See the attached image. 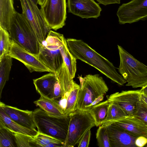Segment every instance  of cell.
I'll list each match as a JSON object with an SVG mask.
<instances>
[{
	"label": "cell",
	"mask_w": 147,
	"mask_h": 147,
	"mask_svg": "<svg viewBox=\"0 0 147 147\" xmlns=\"http://www.w3.org/2000/svg\"><path fill=\"white\" fill-rule=\"evenodd\" d=\"M120 57L118 71L127 83V86L136 88L147 86V66L118 45Z\"/></svg>",
	"instance_id": "cell-3"
},
{
	"label": "cell",
	"mask_w": 147,
	"mask_h": 147,
	"mask_svg": "<svg viewBox=\"0 0 147 147\" xmlns=\"http://www.w3.org/2000/svg\"><path fill=\"white\" fill-rule=\"evenodd\" d=\"M140 90L122 91L116 92L107 97L110 102L117 103L128 116H134L137 102L141 98Z\"/></svg>",
	"instance_id": "cell-12"
},
{
	"label": "cell",
	"mask_w": 147,
	"mask_h": 147,
	"mask_svg": "<svg viewBox=\"0 0 147 147\" xmlns=\"http://www.w3.org/2000/svg\"><path fill=\"white\" fill-rule=\"evenodd\" d=\"M80 88V86L75 82L67 97L64 109V114L65 116L69 115L76 110V102Z\"/></svg>",
	"instance_id": "cell-24"
},
{
	"label": "cell",
	"mask_w": 147,
	"mask_h": 147,
	"mask_svg": "<svg viewBox=\"0 0 147 147\" xmlns=\"http://www.w3.org/2000/svg\"><path fill=\"white\" fill-rule=\"evenodd\" d=\"M66 0H46L40 11L48 25L55 30L62 28L67 18Z\"/></svg>",
	"instance_id": "cell-9"
},
{
	"label": "cell",
	"mask_w": 147,
	"mask_h": 147,
	"mask_svg": "<svg viewBox=\"0 0 147 147\" xmlns=\"http://www.w3.org/2000/svg\"><path fill=\"white\" fill-rule=\"evenodd\" d=\"M117 16L121 24L147 19V0H132L119 6Z\"/></svg>",
	"instance_id": "cell-10"
},
{
	"label": "cell",
	"mask_w": 147,
	"mask_h": 147,
	"mask_svg": "<svg viewBox=\"0 0 147 147\" xmlns=\"http://www.w3.org/2000/svg\"><path fill=\"white\" fill-rule=\"evenodd\" d=\"M69 49L76 59L96 68L113 81L121 85L127 82L116 70L113 64L96 52L83 40L73 38L66 39Z\"/></svg>",
	"instance_id": "cell-1"
},
{
	"label": "cell",
	"mask_w": 147,
	"mask_h": 147,
	"mask_svg": "<svg viewBox=\"0 0 147 147\" xmlns=\"http://www.w3.org/2000/svg\"><path fill=\"white\" fill-rule=\"evenodd\" d=\"M62 96V92L61 87L58 81L55 83L52 93L49 96L51 98L58 100L61 98Z\"/></svg>",
	"instance_id": "cell-34"
},
{
	"label": "cell",
	"mask_w": 147,
	"mask_h": 147,
	"mask_svg": "<svg viewBox=\"0 0 147 147\" xmlns=\"http://www.w3.org/2000/svg\"><path fill=\"white\" fill-rule=\"evenodd\" d=\"M140 91L141 93H147V86L145 87L142 88Z\"/></svg>",
	"instance_id": "cell-40"
},
{
	"label": "cell",
	"mask_w": 147,
	"mask_h": 147,
	"mask_svg": "<svg viewBox=\"0 0 147 147\" xmlns=\"http://www.w3.org/2000/svg\"><path fill=\"white\" fill-rule=\"evenodd\" d=\"M65 39L63 34L50 30L45 40L40 44L36 55L51 72L57 76L64 62L62 49Z\"/></svg>",
	"instance_id": "cell-2"
},
{
	"label": "cell",
	"mask_w": 147,
	"mask_h": 147,
	"mask_svg": "<svg viewBox=\"0 0 147 147\" xmlns=\"http://www.w3.org/2000/svg\"><path fill=\"white\" fill-rule=\"evenodd\" d=\"M57 76L62 92L61 97L59 102L64 111L67 97L75 82L64 62Z\"/></svg>",
	"instance_id": "cell-17"
},
{
	"label": "cell",
	"mask_w": 147,
	"mask_h": 147,
	"mask_svg": "<svg viewBox=\"0 0 147 147\" xmlns=\"http://www.w3.org/2000/svg\"><path fill=\"white\" fill-rule=\"evenodd\" d=\"M144 147H147V143H146V145Z\"/></svg>",
	"instance_id": "cell-42"
},
{
	"label": "cell",
	"mask_w": 147,
	"mask_h": 147,
	"mask_svg": "<svg viewBox=\"0 0 147 147\" xmlns=\"http://www.w3.org/2000/svg\"><path fill=\"white\" fill-rule=\"evenodd\" d=\"M127 116L123 109L117 103L110 102L106 117L102 124L107 122Z\"/></svg>",
	"instance_id": "cell-27"
},
{
	"label": "cell",
	"mask_w": 147,
	"mask_h": 147,
	"mask_svg": "<svg viewBox=\"0 0 147 147\" xmlns=\"http://www.w3.org/2000/svg\"><path fill=\"white\" fill-rule=\"evenodd\" d=\"M32 115L38 133L53 137L64 144L69 125V115L63 117L51 116L40 108L33 111Z\"/></svg>",
	"instance_id": "cell-5"
},
{
	"label": "cell",
	"mask_w": 147,
	"mask_h": 147,
	"mask_svg": "<svg viewBox=\"0 0 147 147\" xmlns=\"http://www.w3.org/2000/svg\"><path fill=\"white\" fill-rule=\"evenodd\" d=\"M46 0H37V4L41 6L43 5Z\"/></svg>",
	"instance_id": "cell-39"
},
{
	"label": "cell",
	"mask_w": 147,
	"mask_h": 147,
	"mask_svg": "<svg viewBox=\"0 0 147 147\" xmlns=\"http://www.w3.org/2000/svg\"><path fill=\"white\" fill-rule=\"evenodd\" d=\"M134 117L147 125V105L141 97L137 103L136 110Z\"/></svg>",
	"instance_id": "cell-31"
},
{
	"label": "cell",
	"mask_w": 147,
	"mask_h": 147,
	"mask_svg": "<svg viewBox=\"0 0 147 147\" xmlns=\"http://www.w3.org/2000/svg\"><path fill=\"white\" fill-rule=\"evenodd\" d=\"M16 145L14 132L5 127H0V147H15Z\"/></svg>",
	"instance_id": "cell-26"
},
{
	"label": "cell",
	"mask_w": 147,
	"mask_h": 147,
	"mask_svg": "<svg viewBox=\"0 0 147 147\" xmlns=\"http://www.w3.org/2000/svg\"><path fill=\"white\" fill-rule=\"evenodd\" d=\"M99 4L105 5L113 4H120L121 0H96Z\"/></svg>",
	"instance_id": "cell-36"
},
{
	"label": "cell",
	"mask_w": 147,
	"mask_h": 147,
	"mask_svg": "<svg viewBox=\"0 0 147 147\" xmlns=\"http://www.w3.org/2000/svg\"><path fill=\"white\" fill-rule=\"evenodd\" d=\"M69 116V125L64 147H74L88 130L95 126L93 118L88 111L76 109Z\"/></svg>",
	"instance_id": "cell-7"
},
{
	"label": "cell",
	"mask_w": 147,
	"mask_h": 147,
	"mask_svg": "<svg viewBox=\"0 0 147 147\" xmlns=\"http://www.w3.org/2000/svg\"><path fill=\"white\" fill-rule=\"evenodd\" d=\"M58 80L55 74L50 72L40 77L33 80L36 91L40 94L49 97L55 82Z\"/></svg>",
	"instance_id": "cell-19"
},
{
	"label": "cell",
	"mask_w": 147,
	"mask_h": 147,
	"mask_svg": "<svg viewBox=\"0 0 147 147\" xmlns=\"http://www.w3.org/2000/svg\"><path fill=\"white\" fill-rule=\"evenodd\" d=\"M98 146L99 147H111L110 141L106 127L102 125L99 126L96 134Z\"/></svg>",
	"instance_id": "cell-30"
},
{
	"label": "cell",
	"mask_w": 147,
	"mask_h": 147,
	"mask_svg": "<svg viewBox=\"0 0 147 147\" xmlns=\"http://www.w3.org/2000/svg\"><path fill=\"white\" fill-rule=\"evenodd\" d=\"M8 31L11 40L33 54H38L41 43L22 13L16 11Z\"/></svg>",
	"instance_id": "cell-4"
},
{
	"label": "cell",
	"mask_w": 147,
	"mask_h": 147,
	"mask_svg": "<svg viewBox=\"0 0 147 147\" xmlns=\"http://www.w3.org/2000/svg\"><path fill=\"white\" fill-rule=\"evenodd\" d=\"M147 143V138L144 136L138 137L136 139L135 144L137 147H144Z\"/></svg>",
	"instance_id": "cell-35"
},
{
	"label": "cell",
	"mask_w": 147,
	"mask_h": 147,
	"mask_svg": "<svg viewBox=\"0 0 147 147\" xmlns=\"http://www.w3.org/2000/svg\"><path fill=\"white\" fill-rule=\"evenodd\" d=\"M0 108L12 120L20 125L28 128L36 129L33 120V111L23 110L6 105L0 101Z\"/></svg>",
	"instance_id": "cell-15"
},
{
	"label": "cell",
	"mask_w": 147,
	"mask_h": 147,
	"mask_svg": "<svg viewBox=\"0 0 147 147\" xmlns=\"http://www.w3.org/2000/svg\"><path fill=\"white\" fill-rule=\"evenodd\" d=\"M7 54L11 58L22 62L30 73L34 71L51 72L36 55L31 53L11 39Z\"/></svg>",
	"instance_id": "cell-11"
},
{
	"label": "cell",
	"mask_w": 147,
	"mask_h": 147,
	"mask_svg": "<svg viewBox=\"0 0 147 147\" xmlns=\"http://www.w3.org/2000/svg\"><path fill=\"white\" fill-rule=\"evenodd\" d=\"M22 13L34 30L41 43L51 29L46 22L40 9L32 0H19Z\"/></svg>",
	"instance_id": "cell-8"
},
{
	"label": "cell",
	"mask_w": 147,
	"mask_h": 147,
	"mask_svg": "<svg viewBox=\"0 0 147 147\" xmlns=\"http://www.w3.org/2000/svg\"><path fill=\"white\" fill-rule=\"evenodd\" d=\"M91 135V129L88 130L84 135L77 144L78 147H88Z\"/></svg>",
	"instance_id": "cell-33"
},
{
	"label": "cell",
	"mask_w": 147,
	"mask_h": 147,
	"mask_svg": "<svg viewBox=\"0 0 147 147\" xmlns=\"http://www.w3.org/2000/svg\"><path fill=\"white\" fill-rule=\"evenodd\" d=\"M16 12L13 0H0V27L8 31Z\"/></svg>",
	"instance_id": "cell-21"
},
{
	"label": "cell",
	"mask_w": 147,
	"mask_h": 147,
	"mask_svg": "<svg viewBox=\"0 0 147 147\" xmlns=\"http://www.w3.org/2000/svg\"><path fill=\"white\" fill-rule=\"evenodd\" d=\"M32 0L35 3H36V4H37V0Z\"/></svg>",
	"instance_id": "cell-41"
},
{
	"label": "cell",
	"mask_w": 147,
	"mask_h": 147,
	"mask_svg": "<svg viewBox=\"0 0 147 147\" xmlns=\"http://www.w3.org/2000/svg\"><path fill=\"white\" fill-rule=\"evenodd\" d=\"M105 123H114L136 137L144 136L147 138V125L134 116H127Z\"/></svg>",
	"instance_id": "cell-16"
},
{
	"label": "cell",
	"mask_w": 147,
	"mask_h": 147,
	"mask_svg": "<svg viewBox=\"0 0 147 147\" xmlns=\"http://www.w3.org/2000/svg\"><path fill=\"white\" fill-rule=\"evenodd\" d=\"M12 58L6 54L0 60V99L3 90L6 82L9 80L12 65Z\"/></svg>",
	"instance_id": "cell-23"
},
{
	"label": "cell",
	"mask_w": 147,
	"mask_h": 147,
	"mask_svg": "<svg viewBox=\"0 0 147 147\" xmlns=\"http://www.w3.org/2000/svg\"><path fill=\"white\" fill-rule=\"evenodd\" d=\"M64 62L71 76L74 78L76 71V59L70 52L68 48L66 39L65 40L62 49Z\"/></svg>",
	"instance_id": "cell-25"
},
{
	"label": "cell",
	"mask_w": 147,
	"mask_h": 147,
	"mask_svg": "<svg viewBox=\"0 0 147 147\" xmlns=\"http://www.w3.org/2000/svg\"><path fill=\"white\" fill-rule=\"evenodd\" d=\"M33 143L35 146L46 147L51 143H64L61 141L50 136L38 133L34 136Z\"/></svg>",
	"instance_id": "cell-29"
},
{
	"label": "cell",
	"mask_w": 147,
	"mask_h": 147,
	"mask_svg": "<svg viewBox=\"0 0 147 147\" xmlns=\"http://www.w3.org/2000/svg\"><path fill=\"white\" fill-rule=\"evenodd\" d=\"M80 88L76 109L87 111V107L101 95L105 94L109 88L103 78L98 74H88L82 77L78 75Z\"/></svg>",
	"instance_id": "cell-6"
},
{
	"label": "cell",
	"mask_w": 147,
	"mask_h": 147,
	"mask_svg": "<svg viewBox=\"0 0 147 147\" xmlns=\"http://www.w3.org/2000/svg\"><path fill=\"white\" fill-rule=\"evenodd\" d=\"M17 146L28 147L35 146L33 143V137L14 132Z\"/></svg>",
	"instance_id": "cell-32"
},
{
	"label": "cell",
	"mask_w": 147,
	"mask_h": 147,
	"mask_svg": "<svg viewBox=\"0 0 147 147\" xmlns=\"http://www.w3.org/2000/svg\"><path fill=\"white\" fill-rule=\"evenodd\" d=\"M104 95H101L95 99L91 104L88 106L87 108V111H88L91 107L98 104L100 102L102 101L103 99Z\"/></svg>",
	"instance_id": "cell-37"
},
{
	"label": "cell",
	"mask_w": 147,
	"mask_h": 147,
	"mask_svg": "<svg viewBox=\"0 0 147 147\" xmlns=\"http://www.w3.org/2000/svg\"><path fill=\"white\" fill-rule=\"evenodd\" d=\"M141 97L147 105V93H141Z\"/></svg>",
	"instance_id": "cell-38"
},
{
	"label": "cell",
	"mask_w": 147,
	"mask_h": 147,
	"mask_svg": "<svg viewBox=\"0 0 147 147\" xmlns=\"http://www.w3.org/2000/svg\"><path fill=\"white\" fill-rule=\"evenodd\" d=\"M68 11L82 18H97L102 9L94 0H67Z\"/></svg>",
	"instance_id": "cell-13"
},
{
	"label": "cell",
	"mask_w": 147,
	"mask_h": 147,
	"mask_svg": "<svg viewBox=\"0 0 147 147\" xmlns=\"http://www.w3.org/2000/svg\"><path fill=\"white\" fill-rule=\"evenodd\" d=\"M40 98L34 102L36 106L45 111L49 115L57 117H63L65 116L63 110L59 101L52 99L49 97L40 95Z\"/></svg>",
	"instance_id": "cell-18"
},
{
	"label": "cell",
	"mask_w": 147,
	"mask_h": 147,
	"mask_svg": "<svg viewBox=\"0 0 147 147\" xmlns=\"http://www.w3.org/2000/svg\"><path fill=\"white\" fill-rule=\"evenodd\" d=\"M11 40L9 32L0 27V60L4 55L8 54Z\"/></svg>",
	"instance_id": "cell-28"
},
{
	"label": "cell",
	"mask_w": 147,
	"mask_h": 147,
	"mask_svg": "<svg viewBox=\"0 0 147 147\" xmlns=\"http://www.w3.org/2000/svg\"><path fill=\"white\" fill-rule=\"evenodd\" d=\"M102 125L106 127L111 147H137L135 142L138 137L114 123Z\"/></svg>",
	"instance_id": "cell-14"
},
{
	"label": "cell",
	"mask_w": 147,
	"mask_h": 147,
	"mask_svg": "<svg viewBox=\"0 0 147 147\" xmlns=\"http://www.w3.org/2000/svg\"><path fill=\"white\" fill-rule=\"evenodd\" d=\"M0 127H5L14 132L31 136H34L38 133L36 129L24 127L10 118L0 108Z\"/></svg>",
	"instance_id": "cell-20"
},
{
	"label": "cell",
	"mask_w": 147,
	"mask_h": 147,
	"mask_svg": "<svg viewBox=\"0 0 147 147\" xmlns=\"http://www.w3.org/2000/svg\"><path fill=\"white\" fill-rule=\"evenodd\" d=\"M110 103L107 100L92 106L88 111L93 118L96 126L102 124L106 117Z\"/></svg>",
	"instance_id": "cell-22"
}]
</instances>
